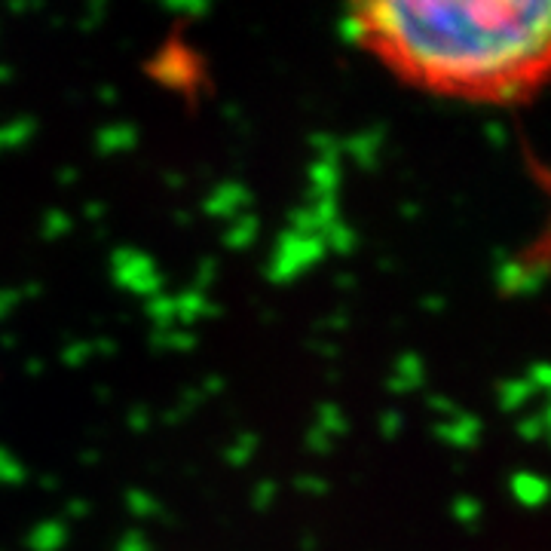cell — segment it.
Segmentation results:
<instances>
[{"label": "cell", "mask_w": 551, "mask_h": 551, "mask_svg": "<svg viewBox=\"0 0 551 551\" xmlns=\"http://www.w3.org/2000/svg\"><path fill=\"white\" fill-rule=\"evenodd\" d=\"M359 13L411 71L457 86L521 77L551 31L548 4H362Z\"/></svg>", "instance_id": "obj_1"}, {"label": "cell", "mask_w": 551, "mask_h": 551, "mask_svg": "<svg viewBox=\"0 0 551 551\" xmlns=\"http://www.w3.org/2000/svg\"><path fill=\"white\" fill-rule=\"evenodd\" d=\"M325 255H328V248H325L322 236H300V233L285 230L282 236H276L273 255L267 264V279L276 285L294 282L297 276L313 270Z\"/></svg>", "instance_id": "obj_2"}, {"label": "cell", "mask_w": 551, "mask_h": 551, "mask_svg": "<svg viewBox=\"0 0 551 551\" xmlns=\"http://www.w3.org/2000/svg\"><path fill=\"white\" fill-rule=\"evenodd\" d=\"M111 279L123 291L138 294L144 300L154 297V294H163V288H166V279H163L157 261L132 245H117L111 252Z\"/></svg>", "instance_id": "obj_3"}, {"label": "cell", "mask_w": 551, "mask_h": 551, "mask_svg": "<svg viewBox=\"0 0 551 551\" xmlns=\"http://www.w3.org/2000/svg\"><path fill=\"white\" fill-rule=\"evenodd\" d=\"M545 270H548L545 258H536L533 264H527V261L509 258L506 252H496L493 279H496V288L506 297H533L545 282Z\"/></svg>", "instance_id": "obj_4"}, {"label": "cell", "mask_w": 551, "mask_h": 551, "mask_svg": "<svg viewBox=\"0 0 551 551\" xmlns=\"http://www.w3.org/2000/svg\"><path fill=\"white\" fill-rule=\"evenodd\" d=\"M252 206V190L239 181H221L218 187H212V193L206 196L203 212L215 221L230 224L233 218L245 215V209Z\"/></svg>", "instance_id": "obj_5"}, {"label": "cell", "mask_w": 551, "mask_h": 551, "mask_svg": "<svg viewBox=\"0 0 551 551\" xmlns=\"http://www.w3.org/2000/svg\"><path fill=\"white\" fill-rule=\"evenodd\" d=\"M481 432H484V423L475 417V414H466V411H457L454 417L447 420H438L432 426V435L447 444V447H457V450H472L481 444Z\"/></svg>", "instance_id": "obj_6"}, {"label": "cell", "mask_w": 551, "mask_h": 551, "mask_svg": "<svg viewBox=\"0 0 551 551\" xmlns=\"http://www.w3.org/2000/svg\"><path fill=\"white\" fill-rule=\"evenodd\" d=\"M150 71H154V77L166 86H190L193 77H196V68H193V59L187 49L181 46H169L163 49V53L150 62Z\"/></svg>", "instance_id": "obj_7"}, {"label": "cell", "mask_w": 551, "mask_h": 551, "mask_svg": "<svg viewBox=\"0 0 551 551\" xmlns=\"http://www.w3.org/2000/svg\"><path fill=\"white\" fill-rule=\"evenodd\" d=\"M383 141H386V129H383V126H371V129H362V132H356V135H349V138L343 141V150L356 160L359 169L374 172V169L380 166Z\"/></svg>", "instance_id": "obj_8"}, {"label": "cell", "mask_w": 551, "mask_h": 551, "mask_svg": "<svg viewBox=\"0 0 551 551\" xmlns=\"http://www.w3.org/2000/svg\"><path fill=\"white\" fill-rule=\"evenodd\" d=\"M175 297V325L178 328H187L196 325L199 319H215L221 316V307L212 304V297L206 291H196V288H187L181 294H172Z\"/></svg>", "instance_id": "obj_9"}, {"label": "cell", "mask_w": 551, "mask_h": 551, "mask_svg": "<svg viewBox=\"0 0 551 551\" xmlns=\"http://www.w3.org/2000/svg\"><path fill=\"white\" fill-rule=\"evenodd\" d=\"M426 386V362L417 353H402L395 359L392 377L386 380V389L392 395H411Z\"/></svg>", "instance_id": "obj_10"}, {"label": "cell", "mask_w": 551, "mask_h": 551, "mask_svg": "<svg viewBox=\"0 0 551 551\" xmlns=\"http://www.w3.org/2000/svg\"><path fill=\"white\" fill-rule=\"evenodd\" d=\"M138 144V129L132 123H108L95 132V150L102 157H114V154H129Z\"/></svg>", "instance_id": "obj_11"}, {"label": "cell", "mask_w": 551, "mask_h": 551, "mask_svg": "<svg viewBox=\"0 0 551 551\" xmlns=\"http://www.w3.org/2000/svg\"><path fill=\"white\" fill-rule=\"evenodd\" d=\"M343 181V166L340 160H313L307 169V196L310 199H322V196H337Z\"/></svg>", "instance_id": "obj_12"}, {"label": "cell", "mask_w": 551, "mask_h": 551, "mask_svg": "<svg viewBox=\"0 0 551 551\" xmlns=\"http://www.w3.org/2000/svg\"><path fill=\"white\" fill-rule=\"evenodd\" d=\"M25 545L31 551H62L68 545V524L62 518H43L28 530Z\"/></svg>", "instance_id": "obj_13"}, {"label": "cell", "mask_w": 551, "mask_h": 551, "mask_svg": "<svg viewBox=\"0 0 551 551\" xmlns=\"http://www.w3.org/2000/svg\"><path fill=\"white\" fill-rule=\"evenodd\" d=\"M509 490H512V496H515V503L524 506V509H539V506L545 503V496H548L545 478L536 475V472H527V469H521V472L512 475Z\"/></svg>", "instance_id": "obj_14"}, {"label": "cell", "mask_w": 551, "mask_h": 551, "mask_svg": "<svg viewBox=\"0 0 551 551\" xmlns=\"http://www.w3.org/2000/svg\"><path fill=\"white\" fill-rule=\"evenodd\" d=\"M539 392L524 380V377H512L496 386V405L506 414H518L521 408H527V402H533Z\"/></svg>", "instance_id": "obj_15"}, {"label": "cell", "mask_w": 551, "mask_h": 551, "mask_svg": "<svg viewBox=\"0 0 551 551\" xmlns=\"http://www.w3.org/2000/svg\"><path fill=\"white\" fill-rule=\"evenodd\" d=\"M258 233H261V221H258V215L245 212V215L233 218V221L224 227V245L230 248V252H245V248H252V245H255Z\"/></svg>", "instance_id": "obj_16"}, {"label": "cell", "mask_w": 551, "mask_h": 551, "mask_svg": "<svg viewBox=\"0 0 551 551\" xmlns=\"http://www.w3.org/2000/svg\"><path fill=\"white\" fill-rule=\"evenodd\" d=\"M322 242H325L328 252L346 258V255H356V248H359V233H356V227H349V224L340 218L337 224H331L328 230H322Z\"/></svg>", "instance_id": "obj_17"}, {"label": "cell", "mask_w": 551, "mask_h": 551, "mask_svg": "<svg viewBox=\"0 0 551 551\" xmlns=\"http://www.w3.org/2000/svg\"><path fill=\"white\" fill-rule=\"evenodd\" d=\"M144 313L154 325V331H169V328H178L175 325V297L172 294H154L144 300Z\"/></svg>", "instance_id": "obj_18"}, {"label": "cell", "mask_w": 551, "mask_h": 551, "mask_svg": "<svg viewBox=\"0 0 551 551\" xmlns=\"http://www.w3.org/2000/svg\"><path fill=\"white\" fill-rule=\"evenodd\" d=\"M37 132V120L34 117H19V120H7L0 123V150H19L25 147Z\"/></svg>", "instance_id": "obj_19"}, {"label": "cell", "mask_w": 551, "mask_h": 551, "mask_svg": "<svg viewBox=\"0 0 551 551\" xmlns=\"http://www.w3.org/2000/svg\"><path fill=\"white\" fill-rule=\"evenodd\" d=\"M258 447H261V438H258L255 432H242V435H236V441H233V444H227L224 460H227V466L242 469V466H248V463L255 460Z\"/></svg>", "instance_id": "obj_20"}, {"label": "cell", "mask_w": 551, "mask_h": 551, "mask_svg": "<svg viewBox=\"0 0 551 551\" xmlns=\"http://www.w3.org/2000/svg\"><path fill=\"white\" fill-rule=\"evenodd\" d=\"M150 343H154V349H163V353H190L196 346V334L187 328H169L150 334Z\"/></svg>", "instance_id": "obj_21"}, {"label": "cell", "mask_w": 551, "mask_h": 551, "mask_svg": "<svg viewBox=\"0 0 551 551\" xmlns=\"http://www.w3.org/2000/svg\"><path fill=\"white\" fill-rule=\"evenodd\" d=\"M126 509H129V515H135L141 521H150V518H160L163 503L150 490L132 487V490H126Z\"/></svg>", "instance_id": "obj_22"}, {"label": "cell", "mask_w": 551, "mask_h": 551, "mask_svg": "<svg viewBox=\"0 0 551 551\" xmlns=\"http://www.w3.org/2000/svg\"><path fill=\"white\" fill-rule=\"evenodd\" d=\"M337 34H340V40L343 43H368L371 40V34H368V22H365V16L359 13V7H349L346 13H343V19L337 22Z\"/></svg>", "instance_id": "obj_23"}, {"label": "cell", "mask_w": 551, "mask_h": 551, "mask_svg": "<svg viewBox=\"0 0 551 551\" xmlns=\"http://www.w3.org/2000/svg\"><path fill=\"white\" fill-rule=\"evenodd\" d=\"M316 429H319V432H325V435H331V438L337 441L340 435H346V432H349V420H346V414L340 411V405H334V402H322V405H319V411H316Z\"/></svg>", "instance_id": "obj_24"}, {"label": "cell", "mask_w": 551, "mask_h": 551, "mask_svg": "<svg viewBox=\"0 0 551 551\" xmlns=\"http://www.w3.org/2000/svg\"><path fill=\"white\" fill-rule=\"evenodd\" d=\"M481 512H484L481 499H475L469 493L457 496L454 503H450V518H454L457 524H463V527H469V530L481 524Z\"/></svg>", "instance_id": "obj_25"}, {"label": "cell", "mask_w": 551, "mask_h": 551, "mask_svg": "<svg viewBox=\"0 0 551 551\" xmlns=\"http://www.w3.org/2000/svg\"><path fill=\"white\" fill-rule=\"evenodd\" d=\"M548 423H551V411L539 408L536 414H527V417L518 420V438L527 441V444H536L548 435Z\"/></svg>", "instance_id": "obj_26"}, {"label": "cell", "mask_w": 551, "mask_h": 551, "mask_svg": "<svg viewBox=\"0 0 551 551\" xmlns=\"http://www.w3.org/2000/svg\"><path fill=\"white\" fill-rule=\"evenodd\" d=\"M71 227H74L71 215H65L62 209H53V212H46L43 221H40V236H43L46 242H59L62 236L71 233Z\"/></svg>", "instance_id": "obj_27"}, {"label": "cell", "mask_w": 551, "mask_h": 551, "mask_svg": "<svg viewBox=\"0 0 551 551\" xmlns=\"http://www.w3.org/2000/svg\"><path fill=\"white\" fill-rule=\"evenodd\" d=\"M25 481V466L19 457H13L10 450L0 444V487H19Z\"/></svg>", "instance_id": "obj_28"}, {"label": "cell", "mask_w": 551, "mask_h": 551, "mask_svg": "<svg viewBox=\"0 0 551 551\" xmlns=\"http://www.w3.org/2000/svg\"><path fill=\"white\" fill-rule=\"evenodd\" d=\"M310 147L319 154L316 160H340V154H343V141L331 132H313Z\"/></svg>", "instance_id": "obj_29"}, {"label": "cell", "mask_w": 551, "mask_h": 551, "mask_svg": "<svg viewBox=\"0 0 551 551\" xmlns=\"http://www.w3.org/2000/svg\"><path fill=\"white\" fill-rule=\"evenodd\" d=\"M89 359H92V343H89V340H71V343H65V349H62V362H65L68 368H83Z\"/></svg>", "instance_id": "obj_30"}, {"label": "cell", "mask_w": 551, "mask_h": 551, "mask_svg": "<svg viewBox=\"0 0 551 551\" xmlns=\"http://www.w3.org/2000/svg\"><path fill=\"white\" fill-rule=\"evenodd\" d=\"M377 429H380V435H383L386 441H395L398 435H402V429H405V414L395 411V408L383 411L380 420H377Z\"/></svg>", "instance_id": "obj_31"}, {"label": "cell", "mask_w": 551, "mask_h": 551, "mask_svg": "<svg viewBox=\"0 0 551 551\" xmlns=\"http://www.w3.org/2000/svg\"><path fill=\"white\" fill-rule=\"evenodd\" d=\"M276 496H279V484L276 481H258L255 484V490H252V506L258 509V512H267L273 503H276Z\"/></svg>", "instance_id": "obj_32"}, {"label": "cell", "mask_w": 551, "mask_h": 551, "mask_svg": "<svg viewBox=\"0 0 551 551\" xmlns=\"http://www.w3.org/2000/svg\"><path fill=\"white\" fill-rule=\"evenodd\" d=\"M521 92H524V77H503L493 83V95L499 102H515V98H521Z\"/></svg>", "instance_id": "obj_33"}, {"label": "cell", "mask_w": 551, "mask_h": 551, "mask_svg": "<svg viewBox=\"0 0 551 551\" xmlns=\"http://www.w3.org/2000/svg\"><path fill=\"white\" fill-rule=\"evenodd\" d=\"M304 447L310 450V454H316V457H325V454H331V450H334V438L325 435V432H319V429L313 426V429H307Z\"/></svg>", "instance_id": "obj_34"}, {"label": "cell", "mask_w": 551, "mask_h": 551, "mask_svg": "<svg viewBox=\"0 0 551 551\" xmlns=\"http://www.w3.org/2000/svg\"><path fill=\"white\" fill-rule=\"evenodd\" d=\"M215 279H218V261H215V258L199 261V267H196V279H193V288L209 294V285H212Z\"/></svg>", "instance_id": "obj_35"}, {"label": "cell", "mask_w": 551, "mask_h": 551, "mask_svg": "<svg viewBox=\"0 0 551 551\" xmlns=\"http://www.w3.org/2000/svg\"><path fill=\"white\" fill-rule=\"evenodd\" d=\"M294 487L300 493H307V496H325L331 490V484L322 478V475H297L294 478Z\"/></svg>", "instance_id": "obj_36"}, {"label": "cell", "mask_w": 551, "mask_h": 551, "mask_svg": "<svg viewBox=\"0 0 551 551\" xmlns=\"http://www.w3.org/2000/svg\"><path fill=\"white\" fill-rule=\"evenodd\" d=\"M163 10L166 13H175V16H190V19L212 13V7L203 4V0H181V4H163Z\"/></svg>", "instance_id": "obj_37"}, {"label": "cell", "mask_w": 551, "mask_h": 551, "mask_svg": "<svg viewBox=\"0 0 551 551\" xmlns=\"http://www.w3.org/2000/svg\"><path fill=\"white\" fill-rule=\"evenodd\" d=\"M524 380H527L536 392H545V389L551 386V368H548V362H533V365L527 368Z\"/></svg>", "instance_id": "obj_38"}, {"label": "cell", "mask_w": 551, "mask_h": 551, "mask_svg": "<svg viewBox=\"0 0 551 551\" xmlns=\"http://www.w3.org/2000/svg\"><path fill=\"white\" fill-rule=\"evenodd\" d=\"M105 16H108V4H105V0H92V4L86 7V13H83V19H80V28L83 31H95L98 25H102Z\"/></svg>", "instance_id": "obj_39"}, {"label": "cell", "mask_w": 551, "mask_h": 551, "mask_svg": "<svg viewBox=\"0 0 551 551\" xmlns=\"http://www.w3.org/2000/svg\"><path fill=\"white\" fill-rule=\"evenodd\" d=\"M114 551H154V545H150V539H147L141 530H129V533H123V539L114 545Z\"/></svg>", "instance_id": "obj_40"}, {"label": "cell", "mask_w": 551, "mask_h": 551, "mask_svg": "<svg viewBox=\"0 0 551 551\" xmlns=\"http://www.w3.org/2000/svg\"><path fill=\"white\" fill-rule=\"evenodd\" d=\"M426 405H429V411H435L441 420H447V417H454L460 408H457V402L454 398H447V395H438V392H432L429 398H426Z\"/></svg>", "instance_id": "obj_41"}, {"label": "cell", "mask_w": 551, "mask_h": 551, "mask_svg": "<svg viewBox=\"0 0 551 551\" xmlns=\"http://www.w3.org/2000/svg\"><path fill=\"white\" fill-rule=\"evenodd\" d=\"M484 138H487V144L493 147V150H503L506 144H509V129L503 126V123H487L484 126Z\"/></svg>", "instance_id": "obj_42"}, {"label": "cell", "mask_w": 551, "mask_h": 551, "mask_svg": "<svg viewBox=\"0 0 551 551\" xmlns=\"http://www.w3.org/2000/svg\"><path fill=\"white\" fill-rule=\"evenodd\" d=\"M126 423H129V429H135V432H147L150 423H154V414H150L147 408H132L129 417H126Z\"/></svg>", "instance_id": "obj_43"}, {"label": "cell", "mask_w": 551, "mask_h": 551, "mask_svg": "<svg viewBox=\"0 0 551 551\" xmlns=\"http://www.w3.org/2000/svg\"><path fill=\"white\" fill-rule=\"evenodd\" d=\"M19 291H13V288H0V322H4L16 307H19Z\"/></svg>", "instance_id": "obj_44"}, {"label": "cell", "mask_w": 551, "mask_h": 551, "mask_svg": "<svg viewBox=\"0 0 551 551\" xmlns=\"http://www.w3.org/2000/svg\"><path fill=\"white\" fill-rule=\"evenodd\" d=\"M89 512H92V506L86 503V499H71V503L65 506V515L71 521H83V518H89Z\"/></svg>", "instance_id": "obj_45"}, {"label": "cell", "mask_w": 551, "mask_h": 551, "mask_svg": "<svg viewBox=\"0 0 551 551\" xmlns=\"http://www.w3.org/2000/svg\"><path fill=\"white\" fill-rule=\"evenodd\" d=\"M199 392H203V398H215L224 392V380L221 377H206L203 386H199Z\"/></svg>", "instance_id": "obj_46"}, {"label": "cell", "mask_w": 551, "mask_h": 551, "mask_svg": "<svg viewBox=\"0 0 551 551\" xmlns=\"http://www.w3.org/2000/svg\"><path fill=\"white\" fill-rule=\"evenodd\" d=\"M325 328H331V331H343L346 325H349V313L346 310H337V313H331V316H325V322H322Z\"/></svg>", "instance_id": "obj_47"}, {"label": "cell", "mask_w": 551, "mask_h": 551, "mask_svg": "<svg viewBox=\"0 0 551 551\" xmlns=\"http://www.w3.org/2000/svg\"><path fill=\"white\" fill-rule=\"evenodd\" d=\"M105 212H108V206L105 203H86L83 206V215H86V221H105Z\"/></svg>", "instance_id": "obj_48"}, {"label": "cell", "mask_w": 551, "mask_h": 551, "mask_svg": "<svg viewBox=\"0 0 551 551\" xmlns=\"http://www.w3.org/2000/svg\"><path fill=\"white\" fill-rule=\"evenodd\" d=\"M95 353H102V356H114L117 353V343L111 340V337H98L95 343H92V356Z\"/></svg>", "instance_id": "obj_49"}, {"label": "cell", "mask_w": 551, "mask_h": 551, "mask_svg": "<svg viewBox=\"0 0 551 551\" xmlns=\"http://www.w3.org/2000/svg\"><path fill=\"white\" fill-rule=\"evenodd\" d=\"M447 307V300L441 297V294H429V297H423V310H429V313H441Z\"/></svg>", "instance_id": "obj_50"}, {"label": "cell", "mask_w": 551, "mask_h": 551, "mask_svg": "<svg viewBox=\"0 0 551 551\" xmlns=\"http://www.w3.org/2000/svg\"><path fill=\"white\" fill-rule=\"evenodd\" d=\"M117 89L114 86H102V89H98V102H102V105H117Z\"/></svg>", "instance_id": "obj_51"}, {"label": "cell", "mask_w": 551, "mask_h": 551, "mask_svg": "<svg viewBox=\"0 0 551 551\" xmlns=\"http://www.w3.org/2000/svg\"><path fill=\"white\" fill-rule=\"evenodd\" d=\"M56 178H59V184H74L80 175H77V169H74V166H65V169H59V172H56Z\"/></svg>", "instance_id": "obj_52"}, {"label": "cell", "mask_w": 551, "mask_h": 551, "mask_svg": "<svg viewBox=\"0 0 551 551\" xmlns=\"http://www.w3.org/2000/svg\"><path fill=\"white\" fill-rule=\"evenodd\" d=\"M40 291H43V285H40V282H28V285L19 291V297H40Z\"/></svg>", "instance_id": "obj_53"}, {"label": "cell", "mask_w": 551, "mask_h": 551, "mask_svg": "<svg viewBox=\"0 0 551 551\" xmlns=\"http://www.w3.org/2000/svg\"><path fill=\"white\" fill-rule=\"evenodd\" d=\"M337 288H343V291L356 288V276H349V273H340V276H337Z\"/></svg>", "instance_id": "obj_54"}, {"label": "cell", "mask_w": 551, "mask_h": 551, "mask_svg": "<svg viewBox=\"0 0 551 551\" xmlns=\"http://www.w3.org/2000/svg\"><path fill=\"white\" fill-rule=\"evenodd\" d=\"M313 349H319L322 356H337V346H331L328 340H322V343H313Z\"/></svg>", "instance_id": "obj_55"}, {"label": "cell", "mask_w": 551, "mask_h": 551, "mask_svg": "<svg viewBox=\"0 0 551 551\" xmlns=\"http://www.w3.org/2000/svg\"><path fill=\"white\" fill-rule=\"evenodd\" d=\"M25 371H28L31 377H37V374H43V362H40V359H28V362H25Z\"/></svg>", "instance_id": "obj_56"}, {"label": "cell", "mask_w": 551, "mask_h": 551, "mask_svg": "<svg viewBox=\"0 0 551 551\" xmlns=\"http://www.w3.org/2000/svg\"><path fill=\"white\" fill-rule=\"evenodd\" d=\"M16 74H13V68L10 65H4V62H0V83H10Z\"/></svg>", "instance_id": "obj_57"}, {"label": "cell", "mask_w": 551, "mask_h": 551, "mask_svg": "<svg viewBox=\"0 0 551 551\" xmlns=\"http://www.w3.org/2000/svg\"><path fill=\"white\" fill-rule=\"evenodd\" d=\"M300 548H304V551H316V536L313 533H304V542H300Z\"/></svg>", "instance_id": "obj_58"}, {"label": "cell", "mask_w": 551, "mask_h": 551, "mask_svg": "<svg viewBox=\"0 0 551 551\" xmlns=\"http://www.w3.org/2000/svg\"><path fill=\"white\" fill-rule=\"evenodd\" d=\"M16 334H4V337H0V346H4V349H16Z\"/></svg>", "instance_id": "obj_59"}, {"label": "cell", "mask_w": 551, "mask_h": 551, "mask_svg": "<svg viewBox=\"0 0 551 551\" xmlns=\"http://www.w3.org/2000/svg\"><path fill=\"white\" fill-rule=\"evenodd\" d=\"M166 181H169V187H181V184H184V175L172 172V175H166Z\"/></svg>", "instance_id": "obj_60"}, {"label": "cell", "mask_w": 551, "mask_h": 551, "mask_svg": "<svg viewBox=\"0 0 551 551\" xmlns=\"http://www.w3.org/2000/svg\"><path fill=\"white\" fill-rule=\"evenodd\" d=\"M40 484H43V490H46V493H53V490L59 487V481H56V478H43Z\"/></svg>", "instance_id": "obj_61"}, {"label": "cell", "mask_w": 551, "mask_h": 551, "mask_svg": "<svg viewBox=\"0 0 551 551\" xmlns=\"http://www.w3.org/2000/svg\"><path fill=\"white\" fill-rule=\"evenodd\" d=\"M175 224H181V227H190V215H187V212H175Z\"/></svg>", "instance_id": "obj_62"}, {"label": "cell", "mask_w": 551, "mask_h": 551, "mask_svg": "<svg viewBox=\"0 0 551 551\" xmlns=\"http://www.w3.org/2000/svg\"><path fill=\"white\" fill-rule=\"evenodd\" d=\"M402 215H405V218H417L420 209H417V206H402Z\"/></svg>", "instance_id": "obj_63"}, {"label": "cell", "mask_w": 551, "mask_h": 551, "mask_svg": "<svg viewBox=\"0 0 551 551\" xmlns=\"http://www.w3.org/2000/svg\"><path fill=\"white\" fill-rule=\"evenodd\" d=\"M95 392H98V402H108V386H98Z\"/></svg>", "instance_id": "obj_64"}]
</instances>
